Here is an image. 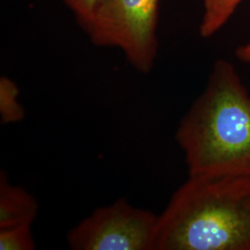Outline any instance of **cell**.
<instances>
[{"instance_id": "6", "label": "cell", "mask_w": 250, "mask_h": 250, "mask_svg": "<svg viewBox=\"0 0 250 250\" xmlns=\"http://www.w3.org/2000/svg\"><path fill=\"white\" fill-rule=\"evenodd\" d=\"M245 0H203V15L199 25V34L209 38L217 34L233 15Z\"/></svg>"}, {"instance_id": "10", "label": "cell", "mask_w": 250, "mask_h": 250, "mask_svg": "<svg viewBox=\"0 0 250 250\" xmlns=\"http://www.w3.org/2000/svg\"><path fill=\"white\" fill-rule=\"evenodd\" d=\"M235 56L242 62L250 65V42L238 46L235 50Z\"/></svg>"}, {"instance_id": "9", "label": "cell", "mask_w": 250, "mask_h": 250, "mask_svg": "<svg viewBox=\"0 0 250 250\" xmlns=\"http://www.w3.org/2000/svg\"><path fill=\"white\" fill-rule=\"evenodd\" d=\"M72 12L76 21L84 30L94 17L101 0H62Z\"/></svg>"}, {"instance_id": "7", "label": "cell", "mask_w": 250, "mask_h": 250, "mask_svg": "<svg viewBox=\"0 0 250 250\" xmlns=\"http://www.w3.org/2000/svg\"><path fill=\"white\" fill-rule=\"evenodd\" d=\"M20 89L17 83L7 76L0 78V120L2 125L21 122L25 109L19 100Z\"/></svg>"}, {"instance_id": "1", "label": "cell", "mask_w": 250, "mask_h": 250, "mask_svg": "<svg viewBox=\"0 0 250 250\" xmlns=\"http://www.w3.org/2000/svg\"><path fill=\"white\" fill-rule=\"evenodd\" d=\"M175 140L189 176L250 175V95L232 63L215 62Z\"/></svg>"}, {"instance_id": "4", "label": "cell", "mask_w": 250, "mask_h": 250, "mask_svg": "<svg viewBox=\"0 0 250 250\" xmlns=\"http://www.w3.org/2000/svg\"><path fill=\"white\" fill-rule=\"evenodd\" d=\"M159 215L125 198L94 210L67 234L73 250H154Z\"/></svg>"}, {"instance_id": "3", "label": "cell", "mask_w": 250, "mask_h": 250, "mask_svg": "<svg viewBox=\"0 0 250 250\" xmlns=\"http://www.w3.org/2000/svg\"><path fill=\"white\" fill-rule=\"evenodd\" d=\"M161 0H101L83 30L91 43L122 51L137 72L154 68L159 50Z\"/></svg>"}, {"instance_id": "8", "label": "cell", "mask_w": 250, "mask_h": 250, "mask_svg": "<svg viewBox=\"0 0 250 250\" xmlns=\"http://www.w3.org/2000/svg\"><path fill=\"white\" fill-rule=\"evenodd\" d=\"M32 225H20L0 229V250H33L36 243Z\"/></svg>"}, {"instance_id": "5", "label": "cell", "mask_w": 250, "mask_h": 250, "mask_svg": "<svg viewBox=\"0 0 250 250\" xmlns=\"http://www.w3.org/2000/svg\"><path fill=\"white\" fill-rule=\"evenodd\" d=\"M36 197L24 188L9 183L7 173L0 172V229L32 225L38 213Z\"/></svg>"}, {"instance_id": "2", "label": "cell", "mask_w": 250, "mask_h": 250, "mask_svg": "<svg viewBox=\"0 0 250 250\" xmlns=\"http://www.w3.org/2000/svg\"><path fill=\"white\" fill-rule=\"evenodd\" d=\"M154 250H250V175L189 176L159 215Z\"/></svg>"}]
</instances>
